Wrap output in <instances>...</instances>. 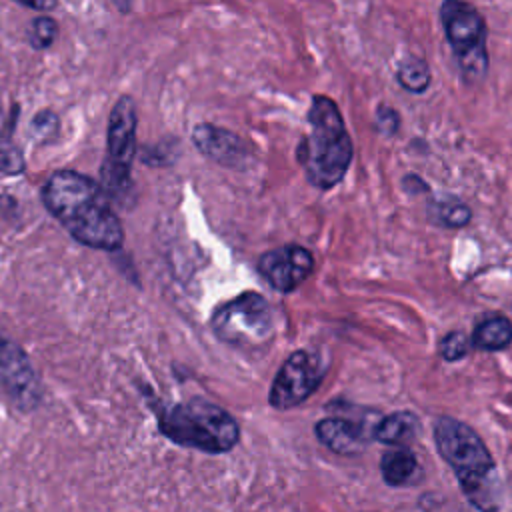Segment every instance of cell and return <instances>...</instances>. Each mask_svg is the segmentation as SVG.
I'll return each mask as SVG.
<instances>
[{"mask_svg": "<svg viewBox=\"0 0 512 512\" xmlns=\"http://www.w3.org/2000/svg\"><path fill=\"white\" fill-rule=\"evenodd\" d=\"M42 202L70 236L96 250H118L124 228L104 188L74 170H56L42 186Z\"/></svg>", "mask_w": 512, "mask_h": 512, "instance_id": "1", "label": "cell"}, {"mask_svg": "<svg viewBox=\"0 0 512 512\" xmlns=\"http://www.w3.org/2000/svg\"><path fill=\"white\" fill-rule=\"evenodd\" d=\"M418 430V418L412 412H394L378 420L376 430H374V440L404 448L406 442H410L416 436Z\"/></svg>", "mask_w": 512, "mask_h": 512, "instance_id": "13", "label": "cell"}, {"mask_svg": "<svg viewBox=\"0 0 512 512\" xmlns=\"http://www.w3.org/2000/svg\"><path fill=\"white\" fill-rule=\"evenodd\" d=\"M308 134L300 140L296 158L308 182L320 190L334 188L348 172L354 146L336 102L316 94L308 110Z\"/></svg>", "mask_w": 512, "mask_h": 512, "instance_id": "2", "label": "cell"}, {"mask_svg": "<svg viewBox=\"0 0 512 512\" xmlns=\"http://www.w3.org/2000/svg\"><path fill=\"white\" fill-rule=\"evenodd\" d=\"M396 78H398V82H400V86H402L404 90L414 92V94H420V92H424V90L430 86L432 74H430L428 64H426L422 58L406 56V58H402L400 64H398Z\"/></svg>", "mask_w": 512, "mask_h": 512, "instance_id": "16", "label": "cell"}, {"mask_svg": "<svg viewBox=\"0 0 512 512\" xmlns=\"http://www.w3.org/2000/svg\"><path fill=\"white\" fill-rule=\"evenodd\" d=\"M30 128L38 138H48V136L56 134V130H58V116L50 110H44L34 116Z\"/></svg>", "mask_w": 512, "mask_h": 512, "instance_id": "21", "label": "cell"}, {"mask_svg": "<svg viewBox=\"0 0 512 512\" xmlns=\"http://www.w3.org/2000/svg\"><path fill=\"white\" fill-rule=\"evenodd\" d=\"M136 106L130 96H120L110 110L106 158L100 168L102 188L120 198L130 186V168L136 154Z\"/></svg>", "mask_w": 512, "mask_h": 512, "instance_id": "7", "label": "cell"}, {"mask_svg": "<svg viewBox=\"0 0 512 512\" xmlns=\"http://www.w3.org/2000/svg\"><path fill=\"white\" fill-rule=\"evenodd\" d=\"M324 376L326 364L318 352H292L272 380L268 392L270 406L276 410H290L306 402L318 390Z\"/></svg>", "mask_w": 512, "mask_h": 512, "instance_id": "8", "label": "cell"}, {"mask_svg": "<svg viewBox=\"0 0 512 512\" xmlns=\"http://www.w3.org/2000/svg\"><path fill=\"white\" fill-rule=\"evenodd\" d=\"M158 430L170 442L206 454H226L240 440L236 418L206 398L166 406L158 412Z\"/></svg>", "mask_w": 512, "mask_h": 512, "instance_id": "3", "label": "cell"}, {"mask_svg": "<svg viewBox=\"0 0 512 512\" xmlns=\"http://www.w3.org/2000/svg\"><path fill=\"white\" fill-rule=\"evenodd\" d=\"M0 382L8 400L20 410L30 412L40 402V384L28 356L8 340H0Z\"/></svg>", "mask_w": 512, "mask_h": 512, "instance_id": "9", "label": "cell"}, {"mask_svg": "<svg viewBox=\"0 0 512 512\" xmlns=\"http://www.w3.org/2000/svg\"><path fill=\"white\" fill-rule=\"evenodd\" d=\"M434 442L470 504L480 512H494L496 504L488 486L496 466L482 438L468 424L452 416H440L434 422Z\"/></svg>", "mask_w": 512, "mask_h": 512, "instance_id": "4", "label": "cell"}, {"mask_svg": "<svg viewBox=\"0 0 512 512\" xmlns=\"http://www.w3.org/2000/svg\"><path fill=\"white\" fill-rule=\"evenodd\" d=\"M440 22L462 76L468 82L482 80L488 70L486 22L482 14L472 4L446 0L440 6Z\"/></svg>", "mask_w": 512, "mask_h": 512, "instance_id": "6", "label": "cell"}, {"mask_svg": "<svg viewBox=\"0 0 512 512\" xmlns=\"http://www.w3.org/2000/svg\"><path fill=\"white\" fill-rule=\"evenodd\" d=\"M314 270V256L298 244H284L264 252L258 260V272L278 292L296 290Z\"/></svg>", "mask_w": 512, "mask_h": 512, "instance_id": "10", "label": "cell"}, {"mask_svg": "<svg viewBox=\"0 0 512 512\" xmlns=\"http://www.w3.org/2000/svg\"><path fill=\"white\" fill-rule=\"evenodd\" d=\"M56 34H58L56 20L50 16H38L28 28V42L32 48L44 50L56 40Z\"/></svg>", "mask_w": 512, "mask_h": 512, "instance_id": "19", "label": "cell"}, {"mask_svg": "<svg viewBox=\"0 0 512 512\" xmlns=\"http://www.w3.org/2000/svg\"><path fill=\"white\" fill-rule=\"evenodd\" d=\"M472 344L480 350H502L512 344V322L506 316H488L476 324Z\"/></svg>", "mask_w": 512, "mask_h": 512, "instance_id": "14", "label": "cell"}, {"mask_svg": "<svg viewBox=\"0 0 512 512\" xmlns=\"http://www.w3.org/2000/svg\"><path fill=\"white\" fill-rule=\"evenodd\" d=\"M432 210H434V220L448 228H462L472 218L470 208L456 198H444L440 202H434Z\"/></svg>", "mask_w": 512, "mask_h": 512, "instance_id": "17", "label": "cell"}, {"mask_svg": "<svg viewBox=\"0 0 512 512\" xmlns=\"http://www.w3.org/2000/svg\"><path fill=\"white\" fill-rule=\"evenodd\" d=\"M24 8H32V10H40V12H46V10H52L56 8L54 2H38V4H32V2H22Z\"/></svg>", "mask_w": 512, "mask_h": 512, "instance_id": "23", "label": "cell"}, {"mask_svg": "<svg viewBox=\"0 0 512 512\" xmlns=\"http://www.w3.org/2000/svg\"><path fill=\"white\" fill-rule=\"evenodd\" d=\"M468 350H470V344L462 332H450L440 342V354L448 362L464 358L468 354Z\"/></svg>", "mask_w": 512, "mask_h": 512, "instance_id": "20", "label": "cell"}, {"mask_svg": "<svg viewBox=\"0 0 512 512\" xmlns=\"http://www.w3.org/2000/svg\"><path fill=\"white\" fill-rule=\"evenodd\" d=\"M418 468V460L408 448H392L382 454L380 472L388 486H402L412 480Z\"/></svg>", "mask_w": 512, "mask_h": 512, "instance_id": "15", "label": "cell"}, {"mask_svg": "<svg viewBox=\"0 0 512 512\" xmlns=\"http://www.w3.org/2000/svg\"><path fill=\"white\" fill-rule=\"evenodd\" d=\"M192 142L206 158L228 168H238L248 160L246 142L220 126L198 124L192 132Z\"/></svg>", "mask_w": 512, "mask_h": 512, "instance_id": "12", "label": "cell"}, {"mask_svg": "<svg viewBox=\"0 0 512 512\" xmlns=\"http://www.w3.org/2000/svg\"><path fill=\"white\" fill-rule=\"evenodd\" d=\"M374 426L364 420H352L346 416H328L316 422L314 434L328 450L340 456H356L364 452L370 438H374Z\"/></svg>", "mask_w": 512, "mask_h": 512, "instance_id": "11", "label": "cell"}, {"mask_svg": "<svg viewBox=\"0 0 512 512\" xmlns=\"http://www.w3.org/2000/svg\"><path fill=\"white\" fill-rule=\"evenodd\" d=\"M398 124H400V120H398L396 110H392V108H380V110H378V114H376V126H378V130H382V132H386V134H394L396 128H398Z\"/></svg>", "mask_w": 512, "mask_h": 512, "instance_id": "22", "label": "cell"}, {"mask_svg": "<svg viewBox=\"0 0 512 512\" xmlns=\"http://www.w3.org/2000/svg\"><path fill=\"white\" fill-rule=\"evenodd\" d=\"M22 170H24V156L12 136V128L2 130L0 132V172L16 176Z\"/></svg>", "mask_w": 512, "mask_h": 512, "instance_id": "18", "label": "cell"}, {"mask_svg": "<svg viewBox=\"0 0 512 512\" xmlns=\"http://www.w3.org/2000/svg\"><path fill=\"white\" fill-rule=\"evenodd\" d=\"M210 328L224 344L248 352L272 338L274 312L262 294L242 292L212 312Z\"/></svg>", "mask_w": 512, "mask_h": 512, "instance_id": "5", "label": "cell"}]
</instances>
